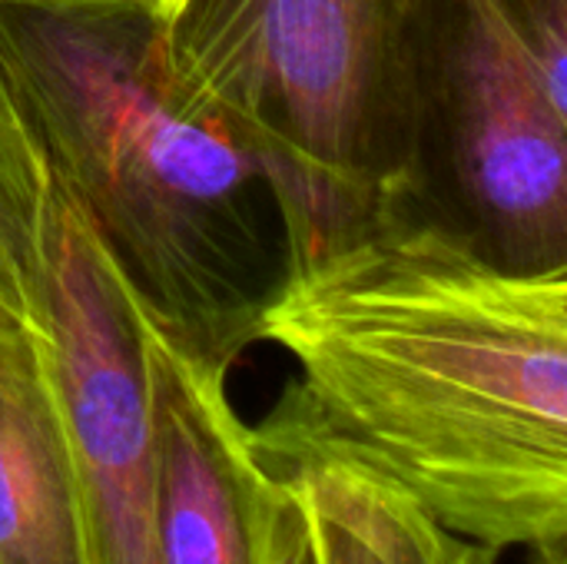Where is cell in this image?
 Here are the masks:
<instances>
[{"mask_svg": "<svg viewBox=\"0 0 567 564\" xmlns=\"http://www.w3.org/2000/svg\"><path fill=\"white\" fill-rule=\"evenodd\" d=\"M43 332L80 465L90 564H159L146 319L56 180L43 233Z\"/></svg>", "mask_w": 567, "mask_h": 564, "instance_id": "5b68a950", "label": "cell"}, {"mask_svg": "<svg viewBox=\"0 0 567 564\" xmlns=\"http://www.w3.org/2000/svg\"><path fill=\"white\" fill-rule=\"evenodd\" d=\"M0 564H90L47 332L0 312Z\"/></svg>", "mask_w": 567, "mask_h": 564, "instance_id": "52a82bcc", "label": "cell"}, {"mask_svg": "<svg viewBox=\"0 0 567 564\" xmlns=\"http://www.w3.org/2000/svg\"><path fill=\"white\" fill-rule=\"evenodd\" d=\"M266 465L299 475L319 564H492L495 552L432 519L409 492L359 459L272 422L249 429Z\"/></svg>", "mask_w": 567, "mask_h": 564, "instance_id": "ba28073f", "label": "cell"}, {"mask_svg": "<svg viewBox=\"0 0 567 564\" xmlns=\"http://www.w3.org/2000/svg\"><path fill=\"white\" fill-rule=\"evenodd\" d=\"M528 564H567V542L551 545V548H535Z\"/></svg>", "mask_w": 567, "mask_h": 564, "instance_id": "8fae6325", "label": "cell"}, {"mask_svg": "<svg viewBox=\"0 0 567 564\" xmlns=\"http://www.w3.org/2000/svg\"><path fill=\"white\" fill-rule=\"evenodd\" d=\"M150 13L176 86L262 170L289 269L412 213L415 0H150Z\"/></svg>", "mask_w": 567, "mask_h": 564, "instance_id": "3957f363", "label": "cell"}, {"mask_svg": "<svg viewBox=\"0 0 567 564\" xmlns=\"http://www.w3.org/2000/svg\"><path fill=\"white\" fill-rule=\"evenodd\" d=\"M266 465V462H262ZM262 564H319L312 512L296 472L266 465Z\"/></svg>", "mask_w": 567, "mask_h": 564, "instance_id": "30bf717a", "label": "cell"}, {"mask_svg": "<svg viewBox=\"0 0 567 564\" xmlns=\"http://www.w3.org/2000/svg\"><path fill=\"white\" fill-rule=\"evenodd\" d=\"M153 522L159 564H262L266 465L226 376L169 349L146 322Z\"/></svg>", "mask_w": 567, "mask_h": 564, "instance_id": "8992f818", "label": "cell"}, {"mask_svg": "<svg viewBox=\"0 0 567 564\" xmlns=\"http://www.w3.org/2000/svg\"><path fill=\"white\" fill-rule=\"evenodd\" d=\"M412 213L515 273L567 269V0H415Z\"/></svg>", "mask_w": 567, "mask_h": 564, "instance_id": "277c9868", "label": "cell"}, {"mask_svg": "<svg viewBox=\"0 0 567 564\" xmlns=\"http://www.w3.org/2000/svg\"><path fill=\"white\" fill-rule=\"evenodd\" d=\"M0 50L150 329L229 379L286 279L282 223L256 160L176 86L150 0H0Z\"/></svg>", "mask_w": 567, "mask_h": 564, "instance_id": "7a4b0ae2", "label": "cell"}, {"mask_svg": "<svg viewBox=\"0 0 567 564\" xmlns=\"http://www.w3.org/2000/svg\"><path fill=\"white\" fill-rule=\"evenodd\" d=\"M266 422L385 475L462 539L567 542V269L515 273L402 216L286 273Z\"/></svg>", "mask_w": 567, "mask_h": 564, "instance_id": "6da1fadb", "label": "cell"}, {"mask_svg": "<svg viewBox=\"0 0 567 564\" xmlns=\"http://www.w3.org/2000/svg\"><path fill=\"white\" fill-rule=\"evenodd\" d=\"M53 176L0 50V312L43 329V233Z\"/></svg>", "mask_w": 567, "mask_h": 564, "instance_id": "9c48e42d", "label": "cell"}]
</instances>
